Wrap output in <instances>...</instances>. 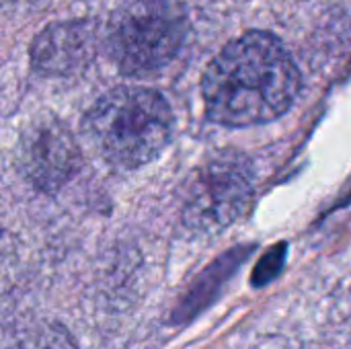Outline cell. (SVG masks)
Listing matches in <instances>:
<instances>
[{
	"mask_svg": "<svg viewBox=\"0 0 351 349\" xmlns=\"http://www.w3.org/2000/svg\"><path fill=\"white\" fill-rule=\"evenodd\" d=\"M300 72L269 33L251 31L230 41L208 66L202 95L210 119L249 128L278 119L296 101Z\"/></svg>",
	"mask_w": 351,
	"mask_h": 349,
	"instance_id": "6da1fadb",
	"label": "cell"
},
{
	"mask_svg": "<svg viewBox=\"0 0 351 349\" xmlns=\"http://www.w3.org/2000/svg\"><path fill=\"white\" fill-rule=\"evenodd\" d=\"M173 111L162 95L144 86L105 93L86 113L84 132L99 154L121 169L154 160L173 136Z\"/></svg>",
	"mask_w": 351,
	"mask_h": 349,
	"instance_id": "7a4b0ae2",
	"label": "cell"
},
{
	"mask_svg": "<svg viewBox=\"0 0 351 349\" xmlns=\"http://www.w3.org/2000/svg\"><path fill=\"white\" fill-rule=\"evenodd\" d=\"M187 16L175 0H138L109 25L107 51L117 68L146 76L165 68L183 45Z\"/></svg>",
	"mask_w": 351,
	"mask_h": 349,
	"instance_id": "3957f363",
	"label": "cell"
},
{
	"mask_svg": "<svg viewBox=\"0 0 351 349\" xmlns=\"http://www.w3.org/2000/svg\"><path fill=\"white\" fill-rule=\"evenodd\" d=\"M253 179L243 158L220 154L197 167L183 193V218L202 232H218L247 210Z\"/></svg>",
	"mask_w": 351,
	"mask_h": 349,
	"instance_id": "277c9868",
	"label": "cell"
},
{
	"mask_svg": "<svg viewBox=\"0 0 351 349\" xmlns=\"http://www.w3.org/2000/svg\"><path fill=\"white\" fill-rule=\"evenodd\" d=\"M80 152L74 136L53 117L33 121L16 146V167L37 189L58 191L76 173Z\"/></svg>",
	"mask_w": 351,
	"mask_h": 349,
	"instance_id": "5b68a950",
	"label": "cell"
},
{
	"mask_svg": "<svg viewBox=\"0 0 351 349\" xmlns=\"http://www.w3.org/2000/svg\"><path fill=\"white\" fill-rule=\"evenodd\" d=\"M97 49L93 25L82 21L56 23L43 29L31 45V64L39 74L64 76L84 68Z\"/></svg>",
	"mask_w": 351,
	"mask_h": 349,
	"instance_id": "8992f818",
	"label": "cell"
},
{
	"mask_svg": "<svg viewBox=\"0 0 351 349\" xmlns=\"http://www.w3.org/2000/svg\"><path fill=\"white\" fill-rule=\"evenodd\" d=\"M14 349H74L68 333L60 327H47L35 331L14 344Z\"/></svg>",
	"mask_w": 351,
	"mask_h": 349,
	"instance_id": "52a82bcc",
	"label": "cell"
}]
</instances>
